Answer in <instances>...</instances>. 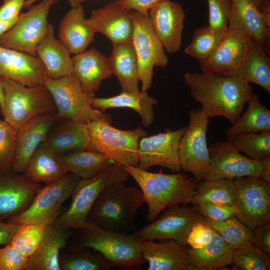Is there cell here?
Listing matches in <instances>:
<instances>
[{
	"mask_svg": "<svg viewBox=\"0 0 270 270\" xmlns=\"http://www.w3.org/2000/svg\"><path fill=\"white\" fill-rule=\"evenodd\" d=\"M184 78L191 96L202 104L200 109L208 118L223 116L232 124L253 94L250 84L235 76L187 72Z\"/></svg>",
	"mask_w": 270,
	"mask_h": 270,
	"instance_id": "6da1fadb",
	"label": "cell"
},
{
	"mask_svg": "<svg viewBox=\"0 0 270 270\" xmlns=\"http://www.w3.org/2000/svg\"><path fill=\"white\" fill-rule=\"evenodd\" d=\"M136 182L148 206L147 218L152 222L166 209L191 203L198 182L184 173L152 172L138 166H122Z\"/></svg>",
	"mask_w": 270,
	"mask_h": 270,
	"instance_id": "7a4b0ae2",
	"label": "cell"
},
{
	"mask_svg": "<svg viewBox=\"0 0 270 270\" xmlns=\"http://www.w3.org/2000/svg\"><path fill=\"white\" fill-rule=\"evenodd\" d=\"M118 180L100 192L87 219L106 230L128 234L134 230L135 218L144 200L140 190Z\"/></svg>",
	"mask_w": 270,
	"mask_h": 270,
	"instance_id": "3957f363",
	"label": "cell"
},
{
	"mask_svg": "<svg viewBox=\"0 0 270 270\" xmlns=\"http://www.w3.org/2000/svg\"><path fill=\"white\" fill-rule=\"evenodd\" d=\"M88 221L85 227L77 229V246L99 252L122 270L136 268L146 262L142 255V240L133 234L106 230Z\"/></svg>",
	"mask_w": 270,
	"mask_h": 270,
	"instance_id": "277c9868",
	"label": "cell"
},
{
	"mask_svg": "<svg viewBox=\"0 0 270 270\" xmlns=\"http://www.w3.org/2000/svg\"><path fill=\"white\" fill-rule=\"evenodd\" d=\"M111 116L104 113L100 118L86 124L90 136V150L100 152L121 166H138L140 140L148 136L140 126L122 130L111 124Z\"/></svg>",
	"mask_w": 270,
	"mask_h": 270,
	"instance_id": "5b68a950",
	"label": "cell"
},
{
	"mask_svg": "<svg viewBox=\"0 0 270 270\" xmlns=\"http://www.w3.org/2000/svg\"><path fill=\"white\" fill-rule=\"evenodd\" d=\"M129 176L122 166L114 162L96 176L89 178H80L72 194L70 205L53 224L74 229L85 227L88 222V216L101 191L114 182L126 181Z\"/></svg>",
	"mask_w": 270,
	"mask_h": 270,
	"instance_id": "8992f818",
	"label": "cell"
},
{
	"mask_svg": "<svg viewBox=\"0 0 270 270\" xmlns=\"http://www.w3.org/2000/svg\"><path fill=\"white\" fill-rule=\"evenodd\" d=\"M4 92V120L16 132L28 121L46 113H56L54 100L43 84L28 86L2 78Z\"/></svg>",
	"mask_w": 270,
	"mask_h": 270,
	"instance_id": "52a82bcc",
	"label": "cell"
},
{
	"mask_svg": "<svg viewBox=\"0 0 270 270\" xmlns=\"http://www.w3.org/2000/svg\"><path fill=\"white\" fill-rule=\"evenodd\" d=\"M44 84L54 100L58 118H66L87 124L102 116L104 112L92 106L93 97L83 90L73 72L58 78L46 76Z\"/></svg>",
	"mask_w": 270,
	"mask_h": 270,
	"instance_id": "ba28073f",
	"label": "cell"
},
{
	"mask_svg": "<svg viewBox=\"0 0 270 270\" xmlns=\"http://www.w3.org/2000/svg\"><path fill=\"white\" fill-rule=\"evenodd\" d=\"M80 178L67 172L60 179L42 187L30 206L22 212L6 221L22 225L30 223H54L62 212V206L72 196Z\"/></svg>",
	"mask_w": 270,
	"mask_h": 270,
	"instance_id": "9c48e42d",
	"label": "cell"
},
{
	"mask_svg": "<svg viewBox=\"0 0 270 270\" xmlns=\"http://www.w3.org/2000/svg\"><path fill=\"white\" fill-rule=\"evenodd\" d=\"M188 115V124L179 143V158L182 170L192 174L199 182L206 178L210 168L206 140L210 118L200 108L191 109Z\"/></svg>",
	"mask_w": 270,
	"mask_h": 270,
	"instance_id": "30bf717a",
	"label": "cell"
},
{
	"mask_svg": "<svg viewBox=\"0 0 270 270\" xmlns=\"http://www.w3.org/2000/svg\"><path fill=\"white\" fill-rule=\"evenodd\" d=\"M133 44L138 62V76L142 91L152 86L154 66L166 67L168 63L165 50L156 36L148 16L132 10Z\"/></svg>",
	"mask_w": 270,
	"mask_h": 270,
	"instance_id": "8fae6325",
	"label": "cell"
},
{
	"mask_svg": "<svg viewBox=\"0 0 270 270\" xmlns=\"http://www.w3.org/2000/svg\"><path fill=\"white\" fill-rule=\"evenodd\" d=\"M58 0H42L19 15L14 25L0 37V45L36 56L38 45L46 35L47 18Z\"/></svg>",
	"mask_w": 270,
	"mask_h": 270,
	"instance_id": "7c38bea8",
	"label": "cell"
},
{
	"mask_svg": "<svg viewBox=\"0 0 270 270\" xmlns=\"http://www.w3.org/2000/svg\"><path fill=\"white\" fill-rule=\"evenodd\" d=\"M235 216L250 230L270 222V183L260 178L244 176L234 180Z\"/></svg>",
	"mask_w": 270,
	"mask_h": 270,
	"instance_id": "4fadbf2b",
	"label": "cell"
},
{
	"mask_svg": "<svg viewBox=\"0 0 270 270\" xmlns=\"http://www.w3.org/2000/svg\"><path fill=\"white\" fill-rule=\"evenodd\" d=\"M204 218L196 206H174L132 234L142 240H174L188 246L187 238L193 224Z\"/></svg>",
	"mask_w": 270,
	"mask_h": 270,
	"instance_id": "5bb4252c",
	"label": "cell"
},
{
	"mask_svg": "<svg viewBox=\"0 0 270 270\" xmlns=\"http://www.w3.org/2000/svg\"><path fill=\"white\" fill-rule=\"evenodd\" d=\"M185 128H166L164 132L142 138L138 144V167L148 170L158 166L180 172L179 143Z\"/></svg>",
	"mask_w": 270,
	"mask_h": 270,
	"instance_id": "9a60e30c",
	"label": "cell"
},
{
	"mask_svg": "<svg viewBox=\"0 0 270 270\" xmlns=\"http://www.w3.org/2000/svg\"><path fill=\"white\" fill-rule=\"evenodd\" d=\"M208 150L210 164L206 179L234 180L244 176L260 178V162L242 155L228 140L212 144Z\"/></svg>",
	"mask_w": 270,
	"mask_h": 270,
	"instance_id": "2e32d148",
	"label": "cell"
},
{
	"mask_svg": "<svg viewBox=\"0 0 270 270\" xmlns=\"http://www.w3.org/2000/svg\"><path fill=\"white\" fill-rule=\"evenodd\" d=\"M254 42L241 31L228 28L212 54L200 62L202 72L224 76L234 71L246 58Z\"/></svg>",
	"mask_w": 270,
	"mask_h": 270,
	"instance_id": "e0dca14e",
	"label": "cell"
},
{
	"mask_svg": "<svg viewBox=\"0 0 270 270\" xmlns=\"http://www.w3.org/2000/svg\"><path fill=\"white\" fill-rule=\"evenodd\" d=\"M148 18L165 51L170 54L178 52L186 18L182 6L170 0H164L150 10Z\"/></svg>",
	"mask_w": 270,
	"mask_h": 270,
	"instance_id": "ac0fdd59",
	"label": "cell"
},
{
	"mask_svg": "<svg viewBox=\"0 0 270 270\" xmlns=\"http://www.w3.org/2000/svg\"><path fill=\"white\" fill-rule=\"evenodd\" d=\"M41 188L24 174L0 169V218L6 220L22 212Z\"/></svg>",
	"mask_w": 270,
	"mask_h": 270,
	"instance_id": "d6986e66",
	"label": "cell"
},
{
	"mask_svg": "<svg viewBox=\"0 0 270 270\" xmlns=\"http://www.w3.org/2000/svg\"><path fill=\"white\" fill-rule=\"evenodd\" d=\"M227 19L228 28L247 34L269 54L270 18L252 0H230Z\"/></svg>",
	"mask_w": 270,
	"mask_h": 270,
	"instance_id": "ffe728a7",
	"label": "cell"
},
{
	"mask_svg": "<svg viewBox=\"0 0 270 270\" xmlns=\"http://www.w3.org/2000/svg\"><path fill=\"white\" fill-rule=\"evenodd\" d=\"M132 10L114 1L94 10L87 18L96 32L106 36L113 45L132 42L133 26Z\"/></svg>",
	"mask_w": 270,
	"mask_h": 270,
	"instance_id": "44dd1931",
	"label": "cell"
},
{
	"mask_svg": "<svg viewBox=\"0 0 270 270\" xmlns=\"http://www.w3.org/2000/svg\"><path fill=\"white\" fill-rule=\"evenodd\" d=\"M56 118V113L38 114L18 129L16 134L14 172L24 174L30 158L44 142Z\"/></svg>",
	"mask_w": 270,
	"mask_h": 270,
	"instance_id": "7402d4cb",
	"label": "cell"
},
{
	"mask_svg": "<svg viewBox=\"0 0 270 270\" xmlns=\"http://www.w3.org/2000/svg\"><path fill=\"white\" fill-rule=\"evenodd\" d=\"M0 76L32 86L44 84L46 73L36 56L0 45Z\"/></svg>",
	"mask_w": 270,
	"mask_h": 270,
	"instance_id": "603a6c76",
	"label": "cell"
},
{
	"mask_svg": "<svg viewBox=\"0 0 270 270\" xmlns=\"http://www.w3.org/2000/svg\"><path fill=\"white\" fill-rule=\"evenodd\" d=\"M189 249L174 240H143L142 246L148 270H195L190 262Z\"/></svg>",
	"mask_w": 270,
	"mask_h": 270,
	"instance_id": "cb8c5ba5",
	"label": "cell"
},
{
	"mask_svg": "<svg viewBox=\"0 0 270 270\" xmlns=\"http://www.w3.org/2000/svg\"><path fill=\"white\" fill-rule=\"evenodd\" d=\"M42 144L57 155L88 150L90 136L86 124L56 118Z\"/></svg>",
	"mask_w": 270,
	"mask_h": 270,
	"instance_id": "d4e9b609",
	"label": "cell"
},
{
	"mask_svg": "<svg viewBox=\"0 0 270 270\" xmlns=\"http://www.w3.org/2000/svg\"><path fill=\"white\" fill-rule=\"evenodd\" d=\"M74 230L53 224L47 226L38 248L28 258L26 270H60V252Z\"/></svg>",
	"mask_w": 270,
	"mask_h": 270,
	"instance_id": "484cf974",
	"label": "cell"
},
{
	"mask_svg": "<svg viewBox=\"0 0 270 270\" xmlns=\"http://www.w3.org/2000/svg\"><path fill=\"white\" fill-rule=\"evenodd\" d=\"M73 73L79 80L83 90L90 96L100 88L103 80L112 74L108 58L92 48L72 57Z\"/></svg>",
	"mask_w": 270,
	"mask_h": 270,
	"instance_id": "4316f807",
	"label": "cell"
},
{
	"mask_svg": "<svg viewBox=\"0 0 270 270\" xmlns=\"http://www.w3.org/2000/svg\"><path fill=\"white\" fill-rule=\"evenodd\" d=\"M96 33L85 18L82 5L72 8L61 20L58 29L60 40L71 54H74L86 50L88 46L94 41Z\"/></svg>",
	"mask_w": 270,
	"mask_h": 270,
	"instance_id": "83f0119b",
	"label": "cell"
},
{
	"mask_svg": "<svg viewBox=\"0 0 270 270\" xmlns=\"http://www.w3.org/2000/svg\"><path fill=\"white\" fill-rule=\"evenodd\" d=\"M36 54L44 66L46 76L58 78L73 72L71 54L62 42L56 38L51 24H48L46 35L38 45Z\"/></svg>",
	"mask_w": 270,
	"mask_h": 270,
	"instance_id": "f1b7e54d",
	"label": "cell"
},
{
	"mask_svg": "<svg viewBox=\"0 0 270 270\" xmlns=\"http://www.w3.org/2000/svg\"><path fill=\"white\" fill-rule=\"evenodd\" d=\"M158 100L148 95L147 91L128 92L122 91L116 96L108 98H97L92 99V106L104 112L112 108H132L140 116L143 125L148 127L154 120V106Z\"/></svg>",
	"mask_w": 270,
	"mask_h": 270,
	"instance_id": "f546056e",
	"label": "cell"
},
{
	"mask_svg": "<svg viewBox=\"0 0 270 270\" xmlns=\"http://www.w3.org/2000/svg\"><path fill=\"white\" fill-rule=\"evenodd\" d=\"M108 58L112 72L117 78L122 91H139L138 62L132 42L113 45Z\"/></svg>",
	"mask_w": 270,
	"mask_h": 270,
	"instance_id": "4dcf8cb0",
	"label": "cell"
},
{
	"mask_svg": "<svg viewBox=\"0 0 270 270\" xmlns=\"http://www.w3.org/2000/svg\"><path fill=\"white\" fill-rule=\"evenodd\" d=\"M233 249L213 230L210 242L200 249L190 247L189 260L195 270L224 269L232 264Z\"/></svg>",
	"mask_w": 270,
	"mask_h": 270,
	"instance_id": "1f68e13d",
	"label": "cell"
},
{
	"mask_svg": "<svg viewBox=\"0 0 270 270\" xmlns=\"http://www.w3.org/2000/svg\"><path fill=\"white\" fill-rule=\"evenodd\" d=\"M224 76H235L256 84L270 94V60L268 54L256 42L240 66Z\"/></svg>",
	"mask_w": 270,
	"mask_h": 270,
	"instance_id": "d6a6232c",
	"label": "cell"
},
{
	"mask_svg": "<svg viewBox=\"0 0 270 270\" xmlns=\"http://www.w3.org/2000/svg\"><path fill=\"white\" fill-rule=\"evenodd\" d=\"M64 171L80 178H92L106 169L114 162L105 155L86 150L58 155Z\"/></svg>",
	"mask_w": 270,
	"mask_h": 270,
	"instance_id": "836d02e7",
	"label": "cell"
},
{
	"mask_svg": "<svg viewBox=\"0 0 270 270\" xmlns=\"http://www.w3.org/2000/svg\"><path fill=\"white\" fill-rule=\"evenodd\" d=\"M24 174L34 182L46 184L60 179L66 172L58 155L42 143L32 155Z\"/></svg>",
	"mask_w": 270,
	"mask_h": 270,
	"instance_id": "e575fe53",
	"label": "cell"
},
{
	"mask_svg": "<svg viewBox=\"0 0 270 270\" xmlns=\"http://www.w3.org/2000/svg\"><path fill=\"white\" fill-rule=\"evenodd\" d=\"M247 102L246 111L225 130L226 136L270 130V110L260 102L258 94L253 93Z\"/></svg>",
	"mask_w": 270,
	"mask_h": 270,
	"instance_id": "d590c367",
	"label": "cell"
},
{
	"mask_svg": "<svg viewBox=\"0 0 270 270\" xmlns=\"http://www.w3.org/2000/svg\"><path fill=\"white\" fill-rule=\"evenodd\" d=\"M236 188L233 180H204L198 182L191 203L197 205L203 202L234 205Z\"/></svg>",
	"mask_w": 270,
	"mask_h": 270,
	"instance_id": "8d00e7d4",
	"label": "cell"
},
{
	"mask_svg": "<svg viewBox=\"0 0 270 270\" xmlns=\"http://www.w3.org/2000/svg\"><path fill=\"white\" fill-rule=\"evenodd\" d=\"M59 264L60 270H108L114 267L99 252L77 246L60 255Z\"/></svg>",
	"mask_w": 270,
	"mask_h": 270,
	"instance_id": "74e56055",
	"label": "cell"
},
{
	"mask_svg": "<svg viewBox=\"0 0 270 270\" xmlns=\"http://www.w3.org/2000/svg\"><path fill=\"white\" fill-rule=\"evenodd\" d=\"M202 222L215 230L233 250L252 242V230L236 216L220 222L204 217Z\"/></svg>",
	"mask_w": 270,
	"mask_h": 270,
	"instance_id": "f35d334b",
	"label": "cell"
},
{
	"mask_svg": "<svg viewBox=\"0 0 270 270\" xmlns=\"http://www.w3.org/2000/svg\"><path fill=\"white\" fill-rule=\"evenodd\" d=\"M226 139L251 158L259 160L270 156V130L232 135Z\"/></svg>",
	"mask_w": 270,
	"mask_h": 270,
	"instance_id": "ab89813d",
	"label": "cell"
},
{
	"mask_svg": "<svg viewBox=\"0 0 270 270\" xmlns=\"http://www.w3.org/2000/svg\"><path fill=\"white\" fill-rule=\"evenodd\" d=\"M224 32L209 26L196 28L194 32L190 43L184 50L185 53L198 60L200 62L204 61L214 52Z\"/></svg>",
	"mask_w": 270,
	"mask_h": 270,
	"instance_id": "60d3db41",
	"label": "cell"
},
{
	"mask_svg": "<svg viewBox=\"0 0 270 270\" xmlns=\"http://www.w3.org/2000/svg\"><path fill=\"white\" fill-rule=\"evenodd\" d=\"M48 225L43 222L22 224L16 232L10 244L24 256L29 258L38 248Z\"/></svg>",
	"mask_w": 270,
	"mask_h": 270,
	"instance_id": "b9f144b4",
	"label": "cell"
},
{
	"mask_svg": "<svg viewBox=\"0 0 270 270\" xmlns=\"http://www.w3.org/2000/svg\"><path fill=\"white\" fill-rule=\"evenodd\" d=\"M232 264L242 270H269L270 255L251 242L233 250Z\"/></svg>",
	"mask_w": 270,
	"mask_h": 270,
	"instance_id": "7bdbcfd3",
	"label": "cell"
},
{
	"mask_svg": "<svg viewBox=\"0 0 270 270\" xmlns=\"http://www.w3.org/2000/svg\"><path fill=\"white\" fill-rule=\"evenodd\" d=\"M16 132L4 120L0 118V169L13 171Z\"/></svg>",
	"mask_w": 270,
	"mask_h": 270,
	"instance_id": "ee69618b",
	"label": "cell"
},
{
	"mask_svg": "<svg viewBox=\"0 0 270 270\" xmlns=\"http://www.w3.org/2000/svg\"><path fill=\"white\" fill-rule=\"evenodd\" d=\"M208 7V26L218 30L228 28V12L230 6L228 0H207Z\"/></svg>",
	"mask_w": 270,
	"mask_h": 270,
	"instance_id": "f6af8a7d",
	"label": "cell"
},
{
	"mask_svg": "<svg viewBox=\"0 0 270 270\" xmlns=\"http://www.w3.org/2000/svg\"><path fill=\"white\" fill-rule=\"evenodd\" d=\"M196 206L202 216L214 221H222L235 216L238 210L234 205L203 202Z\"/></svg>",
	"mask_w": 270,
	"mask_h": 270,
	"instance_id": "bcb514c9",
	"label": "cell"
},
{
	"mask_svg": "<svg viewBox=\"0 0 270 270\" xmlns=\"http://www.w3.org/2000/svg\"><path fill=\"white\" fill-rule=\"evenodd\" d=\"M28 258L10 243L0 248V270H26Z\"/></svg>",
	"mask_w": 270,
	"mask_h": 270,
	"instance_id": "7dc6e473",
	"label": "cell"
},
{
	"mask_svg": "<svg viewBox=\"0 0 270 270\" xmlns=\"http://www.w3.org/2000/svg\"><path fill=\"white\" fill-rule=\"evenodd\" d=\"M212 236L213 229L202 222H197L191 228L187 238V243L192 248L200 249L210 242Z\"/></svg>",
	"mask_w": 270,
	"mask_h": 270,
	"instance_id": "c3c4849f",
	"label": "cell"
},
{
	"mask_svg": "<svg viewBox=\"0 0 270 270\" xmlns=\"http://www.w3.org/2000/svg\"><path fill=\"white\" fill-rule=\"evenodd\" d=\"M252 230V243L270 255V222L259 225Z\"/></svg>",
	"mask_w": 270,
	"mask_h": 270,
	"instance_id": "681fc988",
	"label": "cell"
},
{
	"mask_svg": "<svg viewBox=\"0 0 270 270\" xmlns=\"http://www.w3.org/2000/svg\"><path fill=\"white\" fill-rule=\"evenodd\" d=\"M164 0H114V2L126 10L148 16L150 10Z\"/></svg>",
	"mask_w": 270,
	"mask_h": 270,
	"instance_id": "f907efd6",
	"label": "cell"
},
{
	"mask_svg": "<svg viewBox=\"0 0 270 270\" xmlns=\"http://www.w3.org/2000/svg\"><path fill=\"white\" fill-rule=\"evenodd\" d=\"M26 0H4L0 6V20L17 19Z\"/></svg>",
	"mask_w": 270,
	"mask_h": 270,
	"instance_id": "816d5d0a",
	"label": "cell"
},
{
	"mask_svg": "<svg viewBox=\"0 0 270 270\" xmlns=\"http://www.w3.org/2000/svg\"><path fill=\"white\" fill-rule=\"evenodd\" d=\"M21 226L8 222L0 218V246L9 244Z\"/></svg>",
	"mask_w": 270,
	"mask_h": 270,
	"instance_id": "f5cc1de1",
	"label": "cell"
},
{
	"mask_svg": "<svg viewBox=\"0 0 270 270\" xmlns=\"http://www.w3.org/2000/svg\"><path fill=\"white\" fill-rule=\"evenodd\" d=\"M259 160L262 165L260 178L270 183V156L262 158Z\"/></svg>",
	"mask_w": 270,
	"mask_h": 270,
	"instance_id": "db71d44e",
	"label": "cell"
},
{
	"mask_svg": "<svg viewBox=\"0 0 270 270\" xmlns=\"http://www.w3.org/2000/svg\"><path fill=\"white\" fill-rule=\"evenodd\" d=\"M256 8L270 18V0H252Z\"/></svg>",
	"mask_w": 270,
	"mask_h": 270,
	"instance_id": "11a10c76",
	"label": "cell"
},
{
	"mask_svg": "<svg viewBox=\"0 0 270 270\" xmlns=\"http://www.w3.org/2000/svg\"><path fill=\"white\" fill-rule=\"evenodd\" d=\"M18 18L10 21L0 20V37L14 25Z\"/></svg>",
	"mask_w": 270,
	"mask_h": 270,
	"instance_id": "9f6ffc18",
	"label": "cell"
},
{
	"mask_svg": "<svg viewBox=\"0 0 270 270\" xmlns=\"http://www.w3.org/2000/svg\"><path fill=\"white\" fill-rule=\"evenodd\" d=\"M38 0H26L24 2V8L30 7L34 2ZM72 8L78 6L84 2L86 0H68Z\"/></svg>",
	"mask_w": 270,
	"mask_h": 270,
	"instance_id": "6f0895ef",
	"label": "cell"
},
{
	"mask_svg": "<svg viewBox=\"0 0 270 270\" xmlns=\"http://www.w3.org/2000/svg\"><path fill=\"white\" fill-rule=\"evenodd\" d=\"M0 110L2 116L4 113V92L2 78L0 76Z\"/></svg>",
	"mask_w": 270,
	"mask_h": 270,
	"instance_id": "680465c9",
	"label": "cell"
},
{
	"mask_svg": "<svg viewBox=\"0 0 270 270\" xmlns=\"http://www.w3.org/2000/svg\"><path fill=\"white\" fill-rule=\"evenodd\" d=\"M229 0V1H230V0Z\"/></svg>",
	"mask_w": 270,
	"mask_h": 270,
	"instance_id": "91938a15",
	"label": "cell"
}]
</instances>
